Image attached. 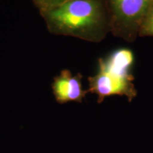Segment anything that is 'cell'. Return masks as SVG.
Here are the masks:
<instances>
[{
	"label": "cell",
	"instance_id": "1",
	"mask_svg": "<svg viewBox=\"0 0 153 153\" xmlns=\"http://www.w3.org/2000/svg\"><path fill=\"white\" fill-rule=\"evenodd\" d=\"M51 33L99 43L110 32L108 17L102 0H68L41 11Z\"/></svg>",
	"mask_w": 153,
	"mask_h": 153
},
{
	"label": "cell",
	"instance_id": "2",
	"mask_svg": "<svg viewBox=\"0 0 153 153\" xmlns=\"http://www.w3.org/2000/svg\"><path fill=\"white\" fill-rule=\"evenodd\" d=\"M110 32L128 42H133L153 0H104Z\"/></svg>",
	"mask_w": 153,
	"mask_h": 153
},
{
	"label": "cell",
	"instance_id": "3",
	"mask_svg": "<svg viewBox=\"0 0 153 153\" xmlns=\"http://www.w3.org/2000/svg\"><path fill=\"white\" fill-rule=\"evenodd\" d=\"M133 76L128 70L117 68L109 64L106 59H99V70L94 76L88 78L87 91L97 95L98 103L111 96H125L131 101L137 96L133 83Z\"/></svg>",
	"mask_w": 153,
	"mask_h": 153
},
{
	"label": "cell",
	"instance_id": "4",
	"mask_svg": "<svg viewBox=\"0 0 153 153\" xmlns=\"http://www.w3.org/2000/svg\"><path fill=\"white\" fill-rule=\"evenodd\" d=\"M82 78L81 74H72L69 70H63L55 76L52 89L57 102L61 104L71 101L82 102L89 93L83 89Z\"/></svg>",
	"mask_w": 153,
	"mask_h": 153
},
{
	"label": "cell",
	"instance_id": "5",
	"mask_svg": "<svg viewBox=\"0 0 153 153\" xmlns=\"http://www.w3.org/2000/svg\"><path fill=\"white\" fill-rule=\"evenodd\" d=\"M138 36L140 37H145V36L153 37V4L143 19V22L139 30Z\"/></svg>",
	"mask_w": 153,
	"mask_h": 153
},
{
	"label": "cell",
	"instance_id": "6",
	"mask_svg": "<svg viewBox=\"0 0 153 153\" xmlns=\"http://www.w3.org/2000/svg\"><path fill=\"white\" fill-rule=\"evenodd\" d=\"M68 0H33V3L40 10V12L62 4Z\"/></svg>",
	"mask_w": 153,
	"mask_h": 153
}]
</instances>
